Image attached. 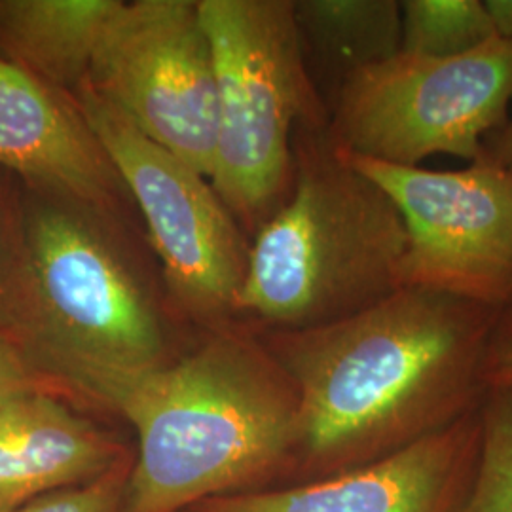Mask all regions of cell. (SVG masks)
<instances>
[{"mask_svg":"<svg viewBox=\"0 0 512 512\" xmlns=\"http://www.w3.org/2000/svg\"><path fill=\"white\" fill-rule=\"evenodd\" d=\"M507 315L454 294L403 287L329 325L266 330L262 340L300 403L287 484L395 454L480 410Z\"/></svg>","mask_w":512,"mask_h":512,"instance_id":"obj_1","label":"cell"},{"mask_svg":"<svg viewBox=\"0 0 512 512\" xmlns=\"http://www.w3.org/2000/svg\"><path fill=\"white\" fill-rule=\"evenodd\" d=\"M88 401L137 435L124 512H184L289 482L298 391L262 338L228 325L148 372L95 385Z\"/></svg>","mask_w":512,"mask_h":512,"instance_id":"obj_2","label":"cell"},{"mask_svg":"<svg viewBox=\"0 0 512 512\" xmlns=\"http://www.w3.org/2000/svg\"><path fill=\"white\" fill-rule=\"evenodd\" d=\"M33 308L18 342L69 403L101 382L167 365L184 321L148 272L135 230L78 203L27 190Z\"/></svg>","mask_w":512,"mask_h":512,"instance_id":"obj_3","label":"cell"},{"mask_svg":"<svg viewBox=\"0 0 512 512\" xmlns=\"http://www.w3.org/2000/svg\"><path fill=\"white\" fill-rule=\"evenodd\" d=\"M406 228L384 190L330 145L327 126L294 137L291 194L253 236L236 319L304 330L403 289Z\"/></svg>","mask_w":512,"mask_h":512,"instance_id":"obj_4","label":"cell"},{"mask_svg":"<svg viewBox=\"0 0 512 512\" xmlns=\"http://www.w3.org/2000/svg\"><path fill=\"white\" fill-rule=\"evenodd\" d=\"M211 42L219 137L211 184L243 230L287 200L300 126L329 112L311 80L294 0H198Z\"/></svg>","mask_w":512,"mask_h":512,"instance_id":"obj_5","label":"cell"},{"mask_svg":"<svg viewBox=\"0 0 512 512\" xmlns=\"http://www.w3.org/2000/svg\"><path fill=\"white\" fill-rule=\"evenodd\" d=\"M511 101V38L456 57L399 52L338 88L327 137L346 156L384 164L420 167L433 154L475 162Z\"/></svg>","mask_w":512,"mask_h":512,"instance_id":"obj_6","label":"cell"},{"mask_svg":"<svg viewBox=\"0 0 512 512\" xmlns=\"http://www.w3.org/2000/svg\"><path fill=\"white\" fill-rule=\"evenodd\" d=\"M74 99L128 190L175 310L207 330L236 325L251 241L211 181L88 88Z\"/></svg>","mask_w":512,"mask_h":512,"instance_id":"obj_7","label":"cell"},{"mask_svg":"<svg viewBox=\"0 0 512 512\" xmlns=\"http://www.w3.org/2000/svg\"><path fill=\"white\" fill-rule=\"evenodd\" d=\"M84 88L211 181L217 84L198 0H118Z\"/></svg>","mask_w":512,"mask_h":512,"instance_id":"obj_8","label":"cell"},{"mask_svg":"<svg viewBox=\"0 0 512 512\" xmlns=\"http://www.w3.org/2000/svg\"><path fill=\"white\" fill-rule=\"evenodd\" d=\"M342 156L378 184L403 217V287L511 310L512 165L486 147L459 171Z\"/></svg>","mask_w":512,"mask_h":512,"instance_id":"obj_9","label":"cell"},{"mask_svg":"<svg viewBox=\"0 0 512 512\" xmlns=\"http://www.w3.org/2000/svg\"><path fill=\"white\" fill-rule=\"evenodd\" d=\"M0 169L137 232L139 215L76 99L0 55Z\"/></svg>","mask_w":512,"mask_h":512,"instance_id":"obj_10","label":"cell"},{"mask_svg":"<svg viewBox=\"0 0 512 512\" xmlns=\"http://www.w3.org/2000/svg\"><path fill=\"white\" fill-rule=\"evenodd\" d=\"M480 410L338 475L220 495L194 512H456L475 475Z\"/></svg>","mask_w":512,"mask_h":512,"instance_id":"obj_11","label":"cell"},{"mask_svg":"<svg viewBox=\"0 0 512 512\" xmlns=\"http://www.w3.org/2000/svg\"><path fill=\"white\" fill-rule=\"evenodd\" d=\"M128 454L73 403L48 393L16 397L0 408V512L86 484Z\"/></svg>","mask_w":512,"mask_h":512,"instance_id":"obj_12","label":"cell"},{"mask_svg":"<svg viewBox=\"0 0 512 512\" xmlns=\"http://www.w3.org/2000/svg\"><path fill=\"white\" fill-rule=\"evenodd\" d=\"M118 0H0V55L76 95Z\"/></svg>","mask_w":512,"mask_h":512,"instance_id":"obj_13","label":"cell"},{"mask_svg":"<svg viewBox=\"0 0 512 512\" xmlns=\"http://www.w3.org/2000/svg\"><path fill=\"white\" fill-rule=\"evenodd\" d=\"M294 19L306 65L315 61L338 88L351 74L401 52L397 0H294Z\"/></svg>","mask_w":512,"mask_h":512,"instance_id":"obj_14","label":"cell"},{"mask_svg":"<svg viewBox=\"0 0 512 512\" xmlns=\"http://www.w3.org/2000/svg\"><path fill=\"white\" fill-rule=\"evenodd\" d=\"M494 23L484 0L401 2V52L423 57H456L490 42Z\"/></svg>","mask_w":512,"mask_h":512,"instance_id":"obj_15","label":"cell"},{"mask_svg":"<svg viewBox=\"0 0 512 512\" xmlns=\"http://www.w3.org/2000/svg\"><path fill=\"white\" fill-rule=\"evenodd\" d=\"M33 308L23 184L0 169V334L18 340Z\"/></svg>","mask_w":512,"mask_h":512,"instance_id":"obj_16","label":"cell"},{"mask_svg":"<svg viewBox=\"0 0 512 512\" xmlns=\"http://www.w3.org/2000/svg\"><path fill=\"white\" fill-rule=\"evenodd\" d=\"M475 475L456 512H512V391L490 389L480 406Z\"/></svg>","mask_w":512,"mask_h":512,"instance_id":"obj_17","label":"cell"},{"mask_svg":"<svg viewBox=\"0 0 512 512\" xmlns=\"http://www.w3.org/2000/svg\"><path fill=\"white\" fill-rule=\"evenodd\" d=\"M133 456L86 484L40 495L14 512H124Z\"/></svg>","mask_w":512,"mask_h":512,"instance_id":"obj_18","label":"cell"},{"mask_svg":"<svg viewBox=\"0 0 512 512\" xmlns=\"http://www.w3.org/2000/svg\"><path fill=\"white\" fill-rule=\"evenodd\" d=\"M29 393H48L65 399L54 384L38 374L18 342L8 334H0V395L14 397Z\"/></svg>","mask_w":512,"mask_h":512,"instance_id":"obj_19","label":"cell"},{"mask_svg":"<svg viewBox=\"0 0 512 512\" xmlns=\"http://www.w3.org/2000/svg\"><path fill=\"white\" fill-rule=\"evenodd\" d=\"M490 389H511L512 391V334L505 329L501 340L497 342L490 368H488Z\"/></svg>","mask_w":512,"mask_h":512,"instance_id":"obj_20","label":"cell"},{"mask_svg":"<svg viewBox=\"0 0 512 512\" xmlns=\"http://www.w3.org/2000/svg\"><path fill=\"white\" fill-rule=\"evenodd\" d=\"M484 6L494 23L495 35L512 40V0H484Z\"/></svg>","mask_w":512,"mask_h":512,"instance_id":"obj_21","label":"cell"},{"mask_svg":"<svg viewBox=\"0 0 512 512\" xmlns=\"http://www.w3.org/2000/svg\"><path fill=\"white\" fill-rule=\"evenodd\" d=\"M486 148H490L501 160L512 165V122L509 126L495 131L494 135L486 141ZM507 329L512 334V308L507 315Z\"/></svg>","mask_w":512,"mask_h":512,"instance_id":"obj_22","label":"cell"},{"mask_svg":"<svg viewBox=\"0 0 512 512\" xmlns=\"http://www.w3.org/2000/svg\"><path fill=\"white\" fill-rule=\"evenodd\" d=\"M16 397H21V395H14V397H8V395H0V408L4 406L6 403H10L12 399H16Z\"/></svg>","mask_w":512,"mask_h":512,"instance_id":"obj_23","label":"cell"}]
</instances>
